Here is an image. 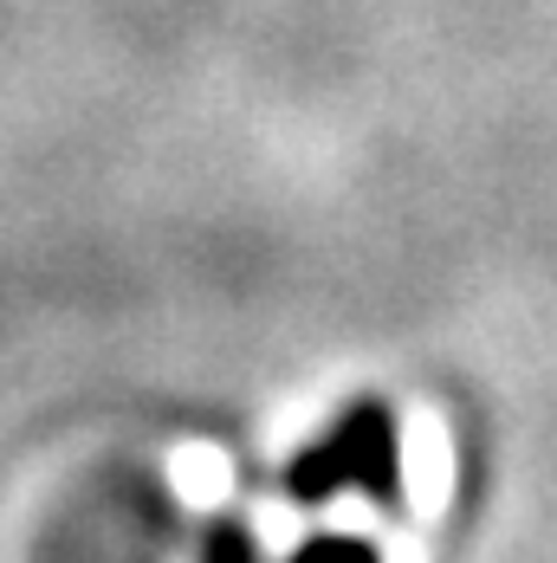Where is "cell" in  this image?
<instances>
[{
  "instance_id": "1",
  "label": "cell",
  "mask_w": 557,
  "mask_h": 563,
  "mask_svg": "<svg viewBox=\"0 0 557 563\" xmlns=\"http://www.w3.org/2000/svg\"><path fill=\"white\" fill-rule=\"evenodd\" d=\"M278 493L292 506H325L337 493H363L370 506H402V448H395V415L383 401H350L331 428L298 448L278 473Z\"/></svg>"
},
{
  "instance_id": "3",
  "label": "cell",
  "mask_w": 557,
  "mask_h": 563,
  "mask_svg": "<svg viewBox=\"0 0 557 563\" xmlns=\"http://www.w3.org/2000/svg\"><path fill=\"white\" fill-rule=\"evenodd\" d=\"M208 563H260L253 531H240L233 518H221V525H215V538H208Z\"/></svg>"
},
{
  "instance_id": "2",
  "label": "cell",
  "mask_w": 557,
  "mask_h": 563,
  "mask_svg": "<svg viewBox=\"0 0 557 563\" xmlns=\"http://www.w3.org/2000/svg\"><path fill=\"white\" fill-rule=\"evenodd\" d=\"M285 563H383V558H376V544H363L350 531H318V538H305Z\"/></svg>"
}]
</instances>
